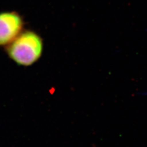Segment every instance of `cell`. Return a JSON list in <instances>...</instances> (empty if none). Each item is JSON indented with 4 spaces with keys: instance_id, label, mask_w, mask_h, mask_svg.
Instances as JSON below:
<instances>
[{
    "instance_id": "1",
    "label": "cell",
    "mask_w": 147,
    "mask_h": 147,
    "mask_svg": "<svg viewBox=\"0 0 147 147\" xmlns=\"http://www.w3.org/2000/svg\"><path fill=\"white\" fill-rule=\"evenodd\" d=\"M43 43L40 37L31 31L21 32L8 44L7 51L15 63L30 66L36 63L42 54Z\"/></svg>"
},
{
    "instance_id": "2",
    "label": "cell",
    "mask_w": 147,
    "mask_h": 147,
    "mask_svg": "<svg viewBox=\"0 0 147 147\" xmlns=\"http://www.w3.org/2000/svg\"><path fill=\"white\" fill-rule=\"evenodd\" d=\"M24 25L21 16L14 11L0 13V45H7L21 33Z\"/></svg>"
}]
</instances>
